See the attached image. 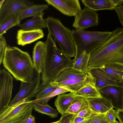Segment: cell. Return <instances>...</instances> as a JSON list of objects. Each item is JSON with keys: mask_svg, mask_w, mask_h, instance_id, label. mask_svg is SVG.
Wrapping results in <instances>:
<instances>
[{"mask_svg": "<svg viewBox=\"0 0 123 123\" xmlns=\"http://www.w3.org/2000/svg\"><path fill=\"white\" fill-rule=\"evenodd\" d=\"M55 42L49 33L45 42L46 54L43 71L41 73L42 82L36 93L53 81L63 70L71 67L75 60L71 59L57 46Z\"/></svg>", "mask_w": 123, "mask_h": 123, "instance_id": "cell-1", "label": "cell"}, {"mask_svg": "<svg viewBox=\"0 0 123 123\" xmlns=\"http://www.w3.org/2000/svg\"><path fill=\"white\" fill-rule=\"evenodd\" d=\"M123 65V28L112 31L109 38L90 54L88 68L110 64Z\"/></svg>", "mask_w": 123, "mask_h": 123, "instance_id": "cell-2", "label": "cell"}, {"mask_svg": "<svg viewBox=\"0 0 123 123\" xmlns=\"http://www.w3.org/2000/svg\"><path fill=\"white\" fill-rule=\"evenodd\" d=\"M4 68L17 80L32 82L36 71L30 55L15 46H7L2 61Z\"/></svg>", "mask_w": 123, "mask_h": 123, "instance_id": "cell-3", "label": "cell"}, {"mask_svg": "<svg viewBox=\"0 0 123 123\" xmlns=\"http://www.w3.org/2000/svg\"><path fill=\"white\" fill-rule=\"evenodd\" d=\"M71 31L76 47L75 60L84 51L90 54L94 52L105 42L112 33V31H91L76 29Z\"/></svg>", "mask_w": 123, "mask_h": 123, "instance_id": "cell-4", "label": "cell"}, {"mask_svg": "<svg viewBox=\"0 0 123 123\" xmlns=\"http://www.w3.org/2000/svg\"><path fill=\"white\" fill-rule=\"evenodd\" d=\"M45 20L49 33L61 50L68 57L75 58L76 47L71 30L64 26L57 18L49 17Z\"/></svg>", "mask_w": 123, "mask_h": 123, "instance_id": "cell-5", "label": "cell"}, {"mask_svg": "<svg viewBox=\"0 0 123 123\" xmlns=\"http://www.w3.org/2000/svg\"><path fill=\"white\" fill-rule=\"evenodd\" d=\"M33 100L25 99L8 106L0 114V123H25L32 115Z\"/></svg>", "mask_w": 123, "mask_h": 123, "instance_id": "cell-6", "label": "cell"}, {"mask_svg": "<svg viewBox=\"0 0 123 123\" xmlns=\"http://www.w3.org/2000/svg\"><path fill=\"white\" fill-rule=\"evenodd\" d=\"M13 80L11 74L6 69H0V114L7 108L11 101Z\"/></svg>", "mask_w": 123, "mask_h": 123, "instance_id": "cell-7", "label": "cell"}, {"mask_svg": "<svg viewBox=\"0 0 123 123\" xmlns=\"http://www.w3.org/2000/svg\"><path fill=\"white\" fill-rule=\"evenodd\" d=\"M87 73L92 78L95 85L98 89L108 86L123 87V78L111 75L100 68H88Z\"/></svg>", "mask_w": 123, "mask_h": 123, "instance_id": "cell-8", "label": "cell"}, {"mask_svg": "<svg viewBox=\"0 0 123 123\" xmlns=\"http://www.w3.org/2000/svg\"><path fill=\"white\" fill-rule=\"evenodd\" d=\"M73 26L76 30H84L89 27L98 26L99 23L98 14L85 7L74 16Z\"/></svg>", "mask_w": 123, "mask_h": 123, "instance_id": "cell-9", "label": "cell"}, {"mask_svg": "<svg viewBox=\"0 0 123 123\" xmlns=\"http://www.w3.org/2000/svg\"><path fill=\"white\" fill-rule=\"evenodd\" d=\"M40 74L36 72L35 78L32 82H21L20 90L11 101L9 106L25 99H30L35 97L36 91L41 83Z\"/></svg>", "mask_w": 123, "mask_h": 123, "instance_id": "cell-10", "label": "cell"}, {"mask_svg": "<svg viewBox=\"0 0 123 123\" xmlns=\"http://www.w3.org/2000/svg\"><path fill=\"white\" fill-rule=\"evenodd\" d=\"M34 4L29 0H5L0 8V24L11 15Z\"/></svg>", "mask_w": 123, "mask_h": 123, "instance_id": "cell-11", "label": "cell"}, {"mask_svg": "<svg viewBox=\"0 0 123 123\" xmlns=\"http://www.w3.org/2000/svg\"><path fill=\"white\" fill-rule=\"evenodd\" d=\"M98 90L101 97L105 98L113 108L123 109V87L108 86Z\"/></svg>", "mask_w": 123, "mask_h": 123, "instance_id": "cell-12", "label": "cell"}, {"mask_svg": "<svg viewBox=\"0 0 123 123\" xmlns=\"http://www.w3.org/2000/svg\"><path fill=\"white\" fill-rule=\"evenodd\" d=\"M51 5L64 14L75 16L81 10L78 0H45Z\"/></svg>", "mask_w": 123, "mask_h": 123, "instance_id": "cell-13", "label": "cell"}, {"mask_svg": "<svg viewBox=\"0 0 123 123\" xmlns=\"http://www.w3.org/2000/svg\"><path fill=\"white\" fill-rule=\"evenodd\" d=\"M94 82L92 78L89 74L86 76L62 81L58 82H51L52 86H60L68 89L73 92H76L87 84Z\"/></svg>", "mask_w": 123, "mask_h": 123, "instance_id": "cell-14", "label": "cell"}, {"mask_svg": "<svg viewBox=\"0 0 123 123\" xmlns=\"http://www.w3.org/2000/svg\"><path fill=\"white\" fill-rule=\"evenodd\" d=\"M46 54L45 43L37 42L34 46L33 52V62L36 71L41 73L44 66Z\"/></svg>", "mask_w": 123, "mask_h": 123, "instance_id": "cell-15", "label": "cell"}, {"mask_svg": "<svg viewBox=\"0 0 123 123\" xmlns=\"http://www.w3.org/2000/svg\"><path fill=\"white\" fill-rule=\"evenodd\" d=\"M44 34L42 30H18L17 36L18 45L24 46L43 38Z\"/></svg>", "mask_w": 123, "mask_h": 123, "instance_id": "cell-16", "label": "cell"}, {"mask_svg": "<svg viewBox=\"0 0 123 123\" xmlns=\"http://www.w3.org/2000/svg\"><path fill=\"white\" fill-rule=\"evenodd\" d=\"M90 108L94 113H105L113 108L111 104L105 98H85Z\"/></svg>", "mask_w": 123, "mask_h": 123, "instance_id": "cell-17", "label": "cell"}, {"mask_svg": "<svg viewBox=\"0 0 123 123\" xmlns=\"http://www.w3.org/2000/svg\"><path fill=\"white\" fill-rule=\"evenodd\" d=\"M44 14L43 12L18 26L21 29L25 31L42 30L46 28L45 19L43 18Z\"/></svg>", "mask_w": 123, "mask_h": 123, "instance_id": "cell-18", "label": "cell"}, {"mask_svg": "<svg viewBox=\"0 0 123 123\" xmlns=\"http://www.w3.org/2000/svg\"><path fill=\"white\" fill-rule=\"evenodd\" d=\"M73 92L60 94L55 99V106L61 115L66 113L73 101L77 97Z\"/></svg>", "mask_w": 123, "mask_h": 123, "instance_id": "cell-19", "label": "cell"}, {"mask_svg": "<svg viewBox=\"0 0 123 123\" xmlns=\"http://www.w3.org/2000/svg\"><path fill=\"white\" fill-rule=\"evenodd\" d=\"M81 1L85 7L95 11L114 10L117 6L114 0H82Z\"/></svg>", "mask_w": 123, "mask_h": 123, "instance_id": "cell-20", "label": "cell"}, {"mask_svg": "<svg viewBox=\"0 0 123 123\" xmlns=\"http://www.w3.org/2000/svg\"><path fill=\"white\" fill-rule=\"evenodd\" d=\"M73 93L77 96L85 98L101 97L99 90L96 87L94 82L87 84L78 91Z\"/></svg>", "mask_w": 123, "mask_h": 123, "instance_id": "cell-21", "label": "cell"}, {"mask_svg": "<svg viewBox=\"0 0 123 123\" xmlns=\"http://www.w3.org/2000/svg\"><path fill=\"white\" fill-rule=\"evenodd\" d=\"M88 74L70 67L63 70L59 74L54 82L71 79L86 76Z\"/></svg>", "mask_w": 123, "mask_h": 123, "instance_id": "cell-22", "label": "cell"}, {"mask_svg": "<svg viewBox=\"0 0 123 123\" xmlns=\"http://www.w3.org/2000/svg\"><path fill=\"white\" fill-rule=\"evenodd\" d=\"M49 8L46 5H34L22 10L18 13L20 21L23 19L33 17Z\"/></svg>", "mask_w": 123, "mask_h": 123, "instance_id": "cell-23", "label": "cell"}, {"mask_svg": "<svg viewBox=\"0 0 123 123\" xmlns=\"http://www.w3.org/2000/svg\"><path fill=\"white\" fill-rule=\"evenodd\" d=\"M90 54L83 51L77 58L71 66L72 68L86 73H87L88 65L89 60Z\"/></svg>", "mask_w": 123, "mask_h": 123, "instance_id": "cell-24", "label": "cell"}, {"mask_svg": "<svg viewBox=\"0 0 123 123\" xmlns=\"http://www.w3.org/2000/svg\"><path fill=\"white\" fill-rule=\"evenodd\" d=\"M89 106L88 103L85 98L78 96L74 100L66 113L75 116L82 110Z\"/></svg>", "mask_w": 123, "mask_h": 123, "instance_id": "cell-25", "label": "cell"}, {"mask_svg": "<svg viewBox=\"0 0 123 123\" xmlns=\"http://www.w3.org/2000/svg\"><path fill=\"white\" fill-rule=\"evenodd\" d=\"M20 22L18 13L13 14L8 17L0 24V35H3L11 28L15 26H18L20 24Z\"/></svg>", "mask_w": 123, "mask_h": 123, "instance_id": "cell-26", "label": "cell"}, {"mask_svg": "<svg viewBox=\"0 0 123 123\" xmlns=\"http://www.w3.org/2000/svg\"><path fill=\"white\" fill-rule=\"evenodd\" d=\"M33 105V109L37 112L47 115L51 118L56 117L58 116V113L56 110L48 104L34 102Z\"/></svg>", "mask_w": 123, "mask_h": 123, "instance_id": "cell-27", "label": "cell"}, {"mask_svg": "<svg viewBox=\"0 0 123 123\" xmlns=\"http://www.w3.org/2000/svg\"><path fill=\"white\" fill-rule=\"evenodd\" d=\"M100 68L111 75L117 77L123 78V65L117 63L110 64Z\"/></svg>", "mask_w": 123, "mask_h": 123, "instance_id": "cell-28", "label": "cell"}, {"mask_svg": "<svg viewBox=\"0 0 123 123\" xmlns=\"http://www.w3.org/2000/svg\"><path fill=\"white\" fill-rule=\"evenodd\" d=\"M70 92H73L71 90L62 87L57 86L53 92L48 95L38 99L33 100L34 102L42 104H47L51 98L60 94Z\"/></svg>", "mask_w": 123, "mask_h": 123, "instance_id": "cell-29", "label": "cell"}, {"mask_svg": "<svg viewBox=\"0 0 123 123\" xmlns=\"http://www.w3.org/2000/svg\"><path fill=\"white\" fill-rule=\"evenodd\" d=\"M84 123H110L108 119L106 113H93L85 119Z\"/></svg>", "mask_w": 123, "mask_h": 123, "instance_id": "cell-30", "label": "cell"}, {"mask_svg": "<svg viewBox=\"0 0 123 123\" xmlns=\"http://www.w3.org/2000/svg\"><path fill=\"white\" fill-rule=\"evenodd\" d=\"M57 86L49 84L43 89L38 92L35 96L36 99H38L46 96L55 90Z\"/></svg>", "mask_w": 123, "mask_h": 123, "instance_id": "cell-31", "label": "cell"}, {"mask_svg": "<svg viewBox=\"0 0 123 123\" xmlns=\"http://www.w3.org/2000/svg\"><path fill=\"white\" fill-rule=\"evenodd\" d=\"M7 45L6 39L3 35H0V64L2 63L6 49Z\"/></svg>", "mask_w": 123, "mask_h": 123, "instance_id": "cell-32", "label": "cell"}, {"mask_svg": "<svg viewBox=\"0 0 123 123\" xmlns=\"http://www.w3.org/2000/svg\"><path fill=\"white\" fill-rule=\"evenodd\" d=\"M75 116L74 115L65 113L62 115L59 120L58 123H72L73 120Z\"/></svg>", "mask_w": 123, "mask_h": 123, "instance_id": "cell-33", "label": "cell"}, {"mask_svg": "<svg viewBox=\"0 0 123 123\" xmlns=\"http://www.w3.org/2000/svg\"><path fill=\"white\" fill-rule=\"evenodd\" d=\"M112 108L106 113L107 118L110 123H113L116 120L117 118V110Z\"/></svg>", "mask_w": 123, "mask_h": 123, "instance_id": "cell-34", "label": "cell"}, {"mask_svg": "<svg viewBox=\"0 0 123 123\" xmlns=\"http://www.w3.org/2000/svg\"><path fill=\"white\" fill-rule=\"evenodd\" d=\"M94 113L89 106L82 110L76 116L86 118Z\"/></svg>", "mask_w": 123, "mask_h": 123, "instance_id": "cell-35", "label": "cell"}, {"mask_svg": "<svg viewBox=\"0 0 123 123\" xmlns=\"http://www.w3.org/2000/svg\"><path fill=\"white\" fill-rule=\"evenodd\" d=\"M114 10L120 22L123 26V4L117 6Z\"/></svg>", "mask_w": 123, "mask_h": 123, "instance_id": "cell-36", "label": "cell"}, {"mask_svg": "<svg viewBox=\"0 0 123 123\" xmlns=\"http://www.w3.org/2000/svg\"><path fill=\"white\" fill-rule=\"evenodd\" d=\"M85 118L75 116L74 118L72 123H84Z\"/></svg>", "mask_w": 123, "mask_h": 123, "instance_id": "cell-37", "label": "cell"}, {"mask_svg": "<svg viewBox=\"0 0 123 123\" xmlns=\"http://www.w3.org/2000/svg\"><path fill=\"white\" fill-rule=\"evenodd\" d=\"M117 110V118L120 123H123V109Z\"/></svg>", "mask_w": 123, "mask_h": 123, "instance_id": "cell-38", "label": "cell"}, {"mask_svg": "<svg viewBox=\"0 0 123 123\" xmlns=\"http://www.w3.org/2000/svg\"><path fill=\"white\" fill-rule=\"evenodd\" d=\"M25 123H35V117L32 115H30L27 118Z\"/></svg>", "mask_w": 123, "mask_h": 123, "instance_id": "cell-39", "label": "cell"}, {"mask_svg": "<svg viewBox=\"0 0 123 123\" xmlns=\"http://www.w3.org/2000/svg\"><path fill=\"white\" fill-rule=\"evenodd\" d=\"M5 0H1L0 1V8L2 6Z\"/></svg>", "mask_w": 123, "mask_h": 123, "instance_id": "cell-40", "label": "cell"}, {"mask_svg": "<svg viewBox=\"0 0 123 123\" xmlns=\"http://www.w3.org/2000/svg\"><path fill=\"white\" fill-rule=\"evenodd\" d=\"M59 121V120L56 122H52L50 123H58Z\"/></svg>", "mask_w": 123, "mask_h": 123, "instance_id": "cell-41", "label": "cell"}, {"mask_svg": "<svg viewBox=\"0 0 123 123\" xmlns=\"http://www.w3.org/2000/svg\"><path fill=\"white\" fill-rule=\"evenodd\" d=\"M113 123H120L119 121H118L117 120H116L115 122Z\"/></svg>", "mask_w": 123, "mask_h": 123, "instance_id": "cell-42", "label": "cell"}]
</instances>
